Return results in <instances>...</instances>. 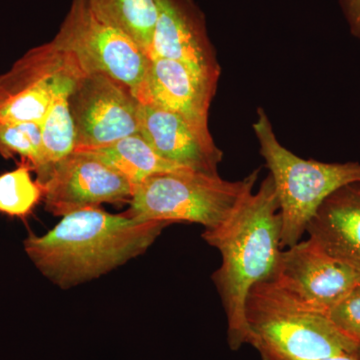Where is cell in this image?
Segmentation results:
<instances>
[{
	"label": "cell",
	"instance_id": "1",
	"mask_svg": "<svg viewBox=\"0 0 360 360\" xmlns=\"http://www.w3.org/2000/svg\"><path fill=\"white\" fill-rule=\"evenodd\" d=\"M170 224L89 208L65 215L42 236L28 234L23 248L42 276L70 290L143 255Z\"/></svg>",
	"mask_w": 360,
	"mask_h": 360
},
{
	"label": "cell",
	"instance_id": "2",
	"mask_svg": "<svg viewBox=\"0 0 360 360\" xmlns=\"http://www.w3.org/2000/svg\"><path fill=\"white\" fill-rule=\"evenodd\" d=\"M281 222L278 200L269 175L257 193H248L224 224L205 229L202 238L219 250L221 264L212 281L227 319L231 350L250 341L245 302L253 285L274 278L281 259Z\"/></svg>",
	"mask_w": 360,
	"mask_h": 360
},
{
	"label": "cell",
	"instance_id": "3",
	"mask_svg": "<svg viewBox=\"0 0 360 360\" xmlns=\"http://www.w3.org/2000/svg\"><path fill=\"white\" fill-rule=\"evenodd\" d=\"M248 345L300 360L355 354L356 342L336 328L328 314L315 311L276 279L253 285L245 302Z\"/></svg>",
	"mask_w": 360,
	"mask_h": 360
},
{
	"label": "cell",
	"instance_id": "4",
	"mask_svg": "<svg viewBox=\"0 0 360 360\" xmlns=\"http://www.w3.org/2000/svg\"><path fill=\"white\" fill-rule=\"evenodd\" d=\"M252 127L276 187L283 222L281 246L291 248L302 240L310 220L328 196L341 187L360 184V163L298 158L278 141L262 108H258Z\"/></svg>",
	"mask_w": 360,
	"mask_h": 360
},
{
	"label": "cell",
	"instance_id": "5",
	"mask_svg": "<svg viewBox=\"0 0 360 360\" xmlns=\"http://www.w3.org/2000/svg\"><path fill=\"white\" fill-rule=\"evenodd\" d=\"M258 174L259 169L253 170L236 181L186 168L153 174L134 186L124 213L139 221L191 222L217 229L253 191Z\"/></svg>",
	"mask_w": 360,
	"mask_h": 360
},
{
	"label": "cell",
	"instance_id": "6",
	"mask_svg": "<svg viewBox=\"0 0 360 360\" xmlns=\"http://www.w3.org/2000/svg\"><path fill=\"white\" fill-rule=\"evenodd\" d=\"M52 42L70 53L84 73H103L129 86L135 96L150 58L129 35L99 18L89 0H73Z\"/></svg>",
	"mask_w": 360,
	"mask_h": 360
},
{
	"label": "cell",
	"instance_id": "7",
	"mask_svg": "<svg viewBox=\"0 0 360 360\" xmlns=\"http://www.w3.org/2000/svg\"><path fill=\"white\" fill-rule=\"evenodd\" d=\"M139 106L127 85L103 73H84L70 96L75 153L105 148L139 134Z\"/></svg>",
	"mask_w": 360,
	"mask_h": 360
},
{
	"label": "cell",
	"instance_id": "8",
	"mask_svg": "<svg viewBox=\"0 0 360 360\" xmlns=\"http://www.w3.org/2000/svg\"><path fill=\"white\" fill-rule=\"evenodd\" d=\"M77 68L52 40L26 52L0 75V122H44L60 82Z\"/></svg>",
	"mask_w": 360,
	"mask_h": 360
},
{
	"label": "cell",
	"instance_id": "9",
	"mask_svg": "<svg viewBox=\"0 0 360 360\" xmlns=\"http://www.w3.org/2000/svg\"><path fill=\"white\" fill-rule=\"evenodd\" d=\"M134 188L124 175L84 153L59 161L42 186L45 210L61 217L103 203L129 202Z\"/></svg>",
	"mask_w": 360,
	"mask_h": 360
},
{
	"label": "cell",
	"instance_id": "10",
	"mask_svg": "<svg viewBox=\"0 0 360 360\" xmlns=\"http://www.w3.org/2000/svg\"><path fill=\"white\" fill-rule=\"evenodd\" d=\"M274 279L309 309L328 314L360 284V274L309 238L281 251Z\"/></svg>",
	"mask_w": 360,
	"mask_h": 360
},
{
	"label": "cell",
	"instance_id": "11",
	"mask_svg": "<svg viewBox=\"0 0 360 360\" xmlns=\"http://www.w3.org/2000/svg\"><path fill=\"white\" fill-rule=\"evenodd\" d=\"M219 79L193 66L172 59L150 58V65L137 98L139 103L172 111L206 139L210 103Z\"/></svg>",
	"mask_w": 360,
	"mask_h": 360
},
{
	"label": "cell",
	"instance_id": "12",
	"mask_svg": "<svg viewBox=\"0 0 360 360\" xmlns=\"http://www.w3.org/2000/svg\"><path fill=\"white\" fill-rule=\"evenodd\" d=\"M139 134L163 160L180 167L219 174L224 153L179 115L149 104L139 106Z\"/></svg>",
	"mask_w": 360,
	"mask_h": 360
},
{
	"label": "cell",
	"instance_id": "13",
	"mask_svg": "<svg viewBox=\"0 0 360 360\" xmlns=\"http://www.w3.org/2000/svg\"><path fill=\"white\" fill-rule=\"evenodd\" d=\"M158 8L150 58L181 61L219 79V65L200 18L184 0H156Z\"/></svg>",
	"mask_w": 360,
	"mask_h": 360
},
{
	"label": "cell",
	"instance_id": "14",
	"mask_svg": "<svg viewBox=\"0 0 360 360\" xmlns=\"http://www.w3.org/2000/svg\"><path fill=\"white\" fill-rule=\"evenodd\" d=\"M307 232L326 255L360 274V184L341 187L328 196Z\"/></svg>",
	"mask_w": 360,
	"mask_h": 360
},
{
	"label": "cell",
	"instance_id": "15",
	"mask_svg": "<svg viewBox=\"0 0 360 360\" xmlns=\"http://www.w3.org/2000/svg\"><path fill=\"white\" fill-rule=\"evenodd\" d=\"M84 73L82 68H77L63 78L42 122L44 165L35 179L41 187L59 161L75 153L77 137L70 110V96L78 78Z\"/></svg>",
	"mask_w": 360,
	"mask_h": 360
},
{
	"label": "cell",
	"instance_id": "16",
	"mask_svg": "<svg viewBox=\"0 0 360 360\" xmlns=\"http://www.w3.org/2000/svg\"><path fill=\"white\" fill-rule=\"evenodd\" d=\"M84 153L124 175L134 186L150 175L184 169L163 160L141 134L130 135L111 146Z\"/></svg>",
	"mask_w": 360,
	"mask_h": 360
},
{
	"label": "cell",
	"instance_id": "17",
	"mask_svg": "<svg viewBox=\"0 0 360 360\" xmlns=\"http://www.w3.org/2000/svg\"><path fill=\"white\" fill-rule=\"evenodd\" d=\"M94 13L129 35L150 58L158 8L156 0H89Z\"/></svg>",
	"mask_w": 360,
	"mask_h": 360
},
{
	"label": "cell",
	"instance_id": "18",
	"mask_svg": "<svg viewBox=\"0 0 360 360\" xmlns=\"http://www.w3.org/2000/svg\"><path fill=\"white\" fill-rule=\"evenodd\" d=\"M32 170L23 161L16 169L0 175V212L23 219L44 198V189L32 179Z\"/></svg>",
	"mask_w": 360,
	"mask_h": 360
},
{
	"label": "cell",
	"instance_id": "19",
	"mask_svg": "<svg viewBox=\"0 0 360 360\" xmlns=\"http://www.w3.org/2000/svg\"><path fill=\"white\" fill-rule=\"evenodd\" d=\"M0 155H20L39 174L44 165L42 123L0 122Z\"/></svg>",
	"mask_w": 360,
	"mask_h": 360
},
{
	"label": "cell",
	"instance_id": "20",
	"mask_svg": "<svg viewBox=\"0 0 360 360\" xmlns=\"http://www.w3.org/2000/svg\"><path fill=\"white\" fill-rule=\"evenodd\" d=\"M328 315L343 335L360 345V284Z\"/></svg>",
	"mask_w": 360,
	"mask_h": 360
},
{
	"label": "cell",
	"instance_id": "21",
	"mask_svg": "<svg viewBox=\"0 0 360 360\" xmlns=\"http://www.w3.org/2000/svg\"><path fill=\"white\" fill-rule=\"evenodd\" d=\"M350 30L360 39V0H341Z\"/></svg>",
	"mask_w": 360,
	"mask_h": 360
},
{
	"label": "cell",
	"instance_id": "22",
	"mask_svg": "<svg viewBox=\"0 0 360 360\" xmlns=\"http://www.w3.org/2000/svg\"><path fill=\"white\" fill-rule=\"evenodd\" d=\"M262 360H300L292 359V357L285 356L276 354V352H269V350H257ZM314 360H357L355 354H342L336 355V356L326 357V359H314Z\"/></svg>",
	"mask_w": 360,
	"mask_h": 360
},
{
	"label": "cell",
	"instance_id": "23",
	"mask_svg": "<svg viewBox=\"0 0 360 360\" xmlns=\"http://www.w3.org/2000/svg\"><path fill=\"white\" fill-rule=\"evenodd\" d=\"M355 356H356L357 360H360V345L357 347L356 352H355Z\"/></svg>",
	"mask_w": 360,
	"mask_h": 360
}]
</instances>
